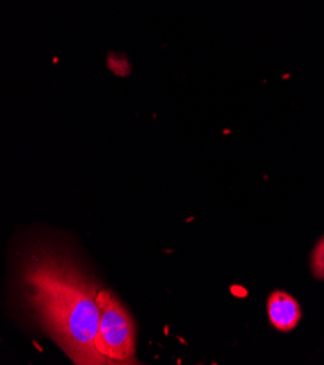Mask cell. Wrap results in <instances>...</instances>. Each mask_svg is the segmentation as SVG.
Wrapping results in <instances>:
<instances>
[{"label": "cell", "mask_w": 324, "mask_h": 365, "mask_svg": "<svg viewBox=\"0 0 324 365\" xmlns=\"http://www.w3.org/2000/svg\"><path fill=\"white\" fill-rule=\"evenodd\" d=\"M98 351L115 364H135V324L124 304L108 289H99Z\"/></svg>", "instance_id": "cell-2"}, {"label": "cell", "mask_w": 324, "mask_h": 365, "mask_svg": "<svg viewBox=\"0 0 324 365\" xmlns=\"http://www.w3.org/2000/svg\"><path fill=\"white\" fill-rule=\"evenodd\" d=\"M18 285L25 307L71 361L115 364L96 348L99 291L73 257L53 246L33 247L22 258Z\"/></svg>", "instance_id": "cell-1"}, {"label": "cell", "mask_w": 324, "mask_h": 365, "mask_svg": "<svg viewBox=\"0 0 324 365\" xmlns=\"http://www.w3.org/2000/svg\"><path fill=\"white\" fill-rule=\"evenodd\" d=\"M311 271L315 278L324 279V237L320 239L311 253Z\"/></svg>", "instance_id": "cell-4"}, {"label": "cell", "mask_w": 324, "mask_h": 365, "mask_svg": "<svg viewBox=\"0 0 324 365\" xmlns=\"http://www.w3.org/2000/svg\"><path fill=\"white\" fill-rule=\"evenodd\" d=\"M303 316L300 303L285 291H273L268 299V317L271 324L279 332H291Z\"/></svg>", "instance_id": "cell-3"}]
</instances>
